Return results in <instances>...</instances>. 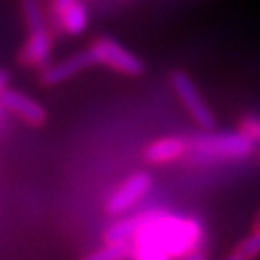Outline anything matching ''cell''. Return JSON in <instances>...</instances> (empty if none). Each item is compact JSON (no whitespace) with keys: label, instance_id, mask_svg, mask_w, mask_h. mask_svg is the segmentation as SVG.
Wrapping results in <instances>:
<instances>
[{"label":"cell","instance_id":"obj_1","mask_svg":"<svg viewBox=\"0 0 260 260\" xmlns=\"http://www.w3.org/2000/svg\"><path fill=\"white\" fill-rule=\"evenodd\" d=\"M130 260H179L203 251L204 228L197 219L150 210L138 215Z\"/></svg>","mask_w":260,"mask_h":260},{"label":"cell","instance_id":"obj_2","mask_svg":"<svg viewBox=\"0 0 260 260\" xmlns=\"http://www.w3.org/2000/svg\"><path fill=\"white\" fill-rule=\"evenodd\" d=\"M255 143L240 130L230 134L206 132L190 139V154L201 159H242L253 154Z\"/></svg>","mask_w":260,"mask_h":260},{"label":"cell","instance_id":"obj_3","mask_svg":"<svg viewBox=\"0 0 260 260\" xmlns=\"http://www.w3.org/2000/svg\"><path fill=\"white\" fill-rule=\"evenodd\" d=\"M90 53H92L96 63H102L109 69L121 73L125 76H141L145 73V63L139 56L130 53L118 40L110 37H100L90 45Z\"/></svg>","mask_w":260,"mask_h":260},{"label":"cell","instance_id":"obj_4","mask_svg":"<svg viewBox=\"0 0 260 260\" xmlns=\"http://www.w3.org/2000/svg\"><path fill=\"white\" fill-rule=\"evenodd\" d=\"M170 83L174 87L177 98L181 100V103L184 105V109L193 118V121L203 130L215 128V116H213L210 107L206 105L204 98L199 94L195 81L184 71H174L170 76Z\"/></svg>","mask_w":260,"mask_h":260},{"label":"cell","instance_id":"obj_5","mask_svg":"<svg viewBox=\"0 0 260 260\" xmlns=\"http://www.w3.org/2000/svg\"><path fill=\"white\" fill-rule=\"evenodd\" d=\"M152 175L143 170L130 174L128 177L110 193L105 203V211L112 217H121L123 213L134 208L152 188Z\"/></svg>","mask_w":260,"mask_h":260},{"label":"cell","instance_id":"obj_6","mask_svg":"<svg viewBox=\"0 0 260 260\" xmlns=\"http://www.w3.org/2000/svg\"><path fill=\"white\" fill-rule=\"evenodd\" d=\"M0 105L4 107L8 112L15 114L16 118L22 119L29 126H44L47 121V110L44 105L15 89H6L2 98H0Z\"/></svg>","mask_w":260,"mask_h":260},{"label":"cell","instance_id":"obj_7","mask_svg":"<svg viewBox=\"0 0 260 260\" xmlns=\"http://www.w3.org/2000/svg\"><path fill=\"white\" fill-rule=\"evenodd\" d=\"M92 65H96V60H94L90 49H83V51H78L58 63L44 67L40 74V81L45 87L60 85L63 81H69L71 78L80 74L81 71H85L87 67H92Z\"/></svg>","mask_w":260,"mask_h":260},{"label":"cell","instance_id":"obj_8","mask_svg":"<svg viewBox=\"0 0 260 260\" xmlns=\"http://www.w3.org/2000/svg\"><path fill=\"white\" fill-rule=\"evenodd\" d=\"M190 154V139L179 138V136H165L150 141L143 150V157L148 165H168V162L179 161Z\"/></svg>","mask_w":260,"mask_h":260},{"label":"cell","instance_id":"obj_9","mask_svg":"<svg viewBox=\"0 0 260 260\" xmlns=\"http://www.w3.org/2000/svg\"><path fill=\"white\" fill-rule=\"evenodd\" d=\"M53 53V35L47 27L29 31L24 47L18 53V61L24 67H47V61Z\"/></svg>","mask_w":260,"mask_h":260},{"label":"cell","instance_id":"obj_10","mask_svg":"<svg viewBox=\"0 0 260 260\" xmlns=\"http://www.w3.org/2000/svg\"><path fill=\"white\" fill-rule=\"evenodd\" d=\"M58 22H60V27L63 29V32L76 37V35H81L85 31L87 25H89V13H87L85 6L78 0L61 13Z\"/></svg>","mask_w":260,"mask_h":260},{"label":"cell","instance_id":"obj_11","mask_svg":"<svg viewBox=\"0 0 260 260\" xmlns=\"http://www.w3.org/2000/svg\"><path fill=\"white\" fill-rule=\"evenodd\" d=\"M136 232H138V217L118 219L105 230L103 240L105 242H132Z\"/></svg>","mask_w":260,"mask_h":260},{"label":"cell","instance_id":"obj_12","mask_svg":"<svg viewBox=\"0 0 260 260\" xmlns=\"http://www.w3.org/2000/svg\"><path fill=\"white\" fill-rule=\"evenodd\" d=\"M132 244L130 242H105V246L89 253L81 260H130Z\"/></svg>","mask_w":260,"mask_h":260},{"label":"cell","instance_id":"obj_13","mask_svg":"<svg viewBox=\"0 0 260 260\" xmlns=\"http://www.w3.org/2000/svg\"><path fill=\"white\" fill-rule=\"evenodd\" d=\"M20 9L29 31L45 27V18L38 0H20Z\"/></svg>","mask_w":260,"mask_h":260},{"label":"cell","instance_id":"obj_14","mask_svg":"<svg viewBox=\"0 0 260 260\" xmlns=\"http://www.w3.org/2000/svg\"><path fill=\"white\" fill-rule=\"evenodd\" d=\"M233 251H235L242 260L258 258L260 256V230H255V228H253V232L249 233L246 239L240 240Z\"/></svg>","mask_w":260,"mask_h":260},{"label":"cell","instance_id":"obj_15","mask_svg":"<svg viewBox=\"0 0 260 260\" xmlns=\"http://www.w3.org/2000/svg\"><path fill=\"white\" fill-rule=\"evenodd\" d=\"M240 132L246 134L248 138H251L253 141H260V119L246 118L240 123Z\"/></svg>","mask_w":260,"mask_h":260},{"label":"cell","instance_id":"obj_16","mask_svg":"<svg viewBox=\"0 0 260 260\" xmlns=\"http://www.w3.org/2000/svg\"><path fill=\"white\" fill-rule=\"evenodd\" d=\"M74 2H78V0H53V2H51V11H53L54 18L58 20L61 13H63L67 8H71Z\"/></svg>","mask_w":260,"mask_h":260},{"label":"cell","instance_id":"obj_17","mask_svg":"<svg viewBox=\"0 0 260 260\" xmlns=\"http://www.w3.org/2000/svg\"><path fill=\"white\" fill-rule=\"evenodd\" d=\"M8 83H9V73L8 71H0V98H2L4 90L8 89Z\"/></svg>","mask_w":260,"mask_h":260},{"label":"cell","instance_id":"obj_18","mask_svg":"<svg viewBox=\"0 0 260 260\" xmlns=\"http://www.w3.org/2000/svg\"><path fill=\"white\" fill-rule=\"evenodd\" d=\"M179 260H208V256H206V253L197 251V253H191V255L184 256V258H179Z\"/></svg>","mask_w":260,"mask_h":260},{"label":"cell","instance_id":"obj_19","mask_svg":"<svg viewBox=\"0 0 260 260\" xmlns=\"http://www.w3.org/2000/svg\"><path fill=\"white\" fill-rule=\"evenodd\" d=\"M224 260H242V258H240V256L237 255L235 251H233L232 255H228V256H226V258H224Z\"/></svg>","mask_w":260,"mask_h":260},{"label":"cell","instance_id":"obj_20","mask_svg":"<svg viewBox=\"0 0 260 260\" xmlns=\"http://www.w3.org/2000/svg\"><path fill=\"white\" fill-rule=\"evenodd\" d=\"M253 228H255V230H260V211H258V215H256V219H255V224H253Z\"/></svg>","mask_w":260,"mask_h":260}]
</instances>
